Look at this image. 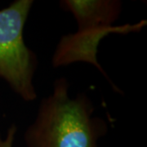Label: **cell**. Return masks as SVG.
I'll list each match as a JSON object with an SVG mask.
<instances>
[{
  "label": "cell",
  "instance_id": "6da1fadb",
  "mask_svg": "<svg viewBox=\"0 0 147 147\" xmlns=\"http://www.w3.org/2000/svg\"><path fill=\"white\" fill-rule=\"evenodd\" d=\"M69 87L64 77L55 80L53 92L41 100L24 133L26 147H99L98 141L108 131L106 122L94 115L86 94L70 98Z\"/></svg>",
  "mask_w": 147,
  "mask_h": 147
},
{
  "label": "cell",
  "instance_id": "7a4b0ae2",
  "mask_svg": "<svg viewBox=\"0 0 147 147\" xmlns=\"http://www.w3.org/2000/svg\"><path fill=\"white\" fill-rule=\"evenodd\" d=\"M34 1L16 0L0 10V78L27 102L36 100L35 53L27 47L23 31Z\"/></svg>",
  "mask_w": 147,
  "mask_h": 147
},
{
  "label": "cell",
  "instance_id": "3957f363",
  "mask_svg": "<svg viewBox=\"0 0 147 147\" xmlns=\"http://www.w3.org/2000/svg\"><path fill=\"white\" fill-rule=\"evenodd\" d=\"M147 25L146 20L135 24H125L112 26H95L77 30L70 34L61 38L52 57V65L54 68L69 65L76 62H85L93 65L111 84L117 92L121 91L105 73L98 60L97 53L100 41L110 34H127L141 31Z\"/></svg>",
  "mask_w": 147,
  "mask_h": 147
},
{
  "label": "cell",
  "instance_id": "277c9868",
  "mask_svg": "<svg viewBox=\"0 0 147 147\" xmlns=\"http://www.w3.org/2000/svg\"><path fill=\"white\" fill-rule=\"evenodd\" d=\"M70 12L77 23V30L94 26H112L122 11L118 0H63L60 3Z\"/></svg>",
  "mask_w": 147,
  "mask_h": 147
},
{
  "label": "cell",
  "instance_id": "5b68a950",
  "mask_svg": "<svg viewBox=\"0 0 147 147\" xmlns=\"http://www.w3.org/2000/svg\"><path fill=\"white\" fill-rule=\"evenodd\" d=\"M17 127L15 124H12L8 128L5 137H0V147H13L15 141Z\"/></svg>",
  "mask_w": 147,
  "mask_h": 147
}]
</instances>
